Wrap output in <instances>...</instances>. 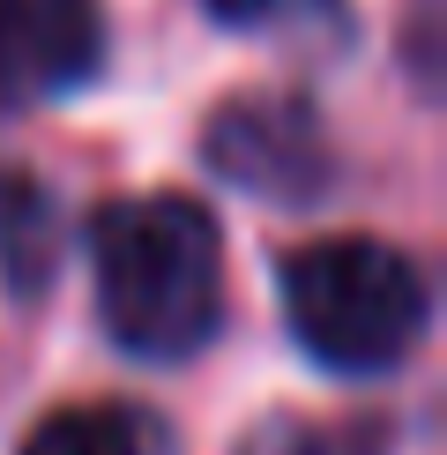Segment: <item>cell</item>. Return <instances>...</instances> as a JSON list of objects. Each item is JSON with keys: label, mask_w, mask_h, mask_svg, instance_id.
Instances as JSON below:
<instances>
[{"label": "cell", "mask_w": 447, "mask_h": 455, "mask_svg": "<svg viewBox=\"0 0 447 455\" xmlns=\"http://www.w3.org/2000/svg\"><path fill=\"white\" fill-rule=\"evenodd\" d=\"M98 254V299L127 351L142 358H186L216 336L224 299V246L201 202L186 195H142L112 202L90 224Z\"/></svg>", "instance_id": "cell-1"}, {"label": "cell", "mask_w": 447, "mask_h": 455, "mask_svg": "<svg viewBox=\"0 0 447 455\" xmlns=\"http://www.w3.org/2000/svg\"><path fill=\"white\" fill-rule=\"evenodd\" d=\"M291 329L335 373H380L425 329V276L380 239H321L284 261Z\"/></svg>", "instance_id": "cell-2"}, {"label": "cell", "mask_w": 447, "mask_h": 455, "mask_svg": "<svg viewBox=\"0 0 447 455\" xmlns=\"http://www.w3.org/2000/svg\"><path fill=\"white\" fill-rule=\"evenodd\" d=\"M201 149L231 187H247L261 202H313L328 187V135L298 98H269V90L231 98L209 120Z\"/></svg>", "instance_id": "cell-3"}, {"label": "cell", "mask_w": 447, "mask_h": 455, "mask_svg": "<svg viewBox=\"0 0 447 455\" xmlns=\"http://www.w3.org/2000/svg\"><path fill=\"white\" fill-rule=\"evenodd\" d=\"M105 60L98 0H0V105H52Z\"/></svg>", "instance_id": "cell-4"}, {"label": "cell", "mask_w": 447, "mask_h": 455, "mask_svg": "<svg viewBox=\"0 0 447 455\" xmlns=\"http://www.w3.org/2000/svg\"><path fill=\"white\" fill-rule=\"evenodd\" d=\"M23 455H164V426L135 403H74L52 411L23 441Z\"/></svg>", "instance_id": "cell-5"}, {"label": "cell", "mask_w": 447, "mask_h": 455, "mask_svg": "<svg viewBox=\"0 0 447 455\" xmlns=\"http://www.w3.org/2000/svg\"><path fill=\"white\" fill-rule=\"evenodd\" d=\"M239 455H388L380 419H261Z\"/></svg>", "instance_id": "cell-6"}, {"label": "cell", "mask_w": 447, "mask_h": 455, "mask_svg": "<svg viewBox=\"0 0 447 455\" xmlns=\"http://www.w3.org/2000/svg\"><path fill=\"white\" fill-rule=\"evenodd\" d=\"M209 15H224L231 30H298V23H328L335 0H209Z\"/></svg>", "instance_id": "cell-7"}, {"label": "cell", "mask_w": 447, "mask_h": 455, "mask_svg": "<svg viewBox=\"0 0 447 455\" xmlns=\"http://www.w3.org/2000/svg\"><path fill=\"white\" fill-rule=\"evenodd\" d=\"M30 217H37V187H30L23 172H8V164H0V232H23Z\"/></svg>", "instance_id": "cell-8"}]
</instances>
